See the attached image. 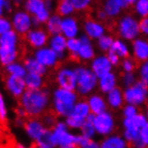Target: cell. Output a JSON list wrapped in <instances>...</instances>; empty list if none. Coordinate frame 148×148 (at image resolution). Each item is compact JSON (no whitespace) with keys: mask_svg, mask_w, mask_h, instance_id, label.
Wrapping results in <instances>:
<instances>
[{"mask_svg":"<svg viewBox=\"0 0 148 148\" xmlns=\"http://www.w3.org/2000/svg\"><path fill=\"white\" fill-rule=\"evenodd\" d=\"M20 106H22L27 116L36 118L43 114L49 108L50 103V93L48 89L40 90L27 89L19 99Z\"/></svg>","mask_w":148,"mask_h":148,"instance_id":"6da1fadb","label":"cell"},{"mask_svg":"<svg viewBox=\"0 0 148 148\" xmlns=\"http://www.w3.org/2000/svg\"><path fill=\"white\" fill-rule=\"evenodd\" d=\"M51 98L54 112L58 116L66 119L72 113L75 103L78 101V94L75 92L58 87L53 91Z\"/></svg>","mask_w":148,"mask_h":148,"instance_id":"7a4b0ae2","label":"cell"},{"mask_svg":"<svg viewBox=\"0 0 148 148\" xmlns=\"http://www.w3.org/2000/svg\"><path fill=\"white\" fill-rule=\"evenodd\" d=\"M19 35L11 31L0 36V64L4 67L16 62L19 56Z\"/></svg>","mask_w":148,"mask_h":148,"instance_id":"3957f363","label":"cell"},{"mask_svg":"<svg viewBox=\"0 0 148 148\" xmlns=\"http://www.w3.org/2000/svg\"><path fill=\"white\" fill-rule=\"evenodd\" d=\"M76 75V93L80 96H89L98 87L99 79L89 67L78 66L75 68Z\"/></svg>","mask_w":148,"mask_h":148,"instance_id":"277c9868","label":"cell"},{"mask_svg":"<svg viewBox=\"0 0 148 148\" xmlns=\"http://www.w3.org/2000/svg\"><path fill=\"white\" fill-rule=\"evenodd\" d=\"M124 101L129 105L140 107L146 103L148 99V86L141 81L123 90Z\"/></svg>","mask_w":148,"mask_h":148,"instance_id":"5b68a950","label":"cell"},{"mask_svg":"<svg viewBox=\"0 0 148 148\" xmlns=\"http://www.w3.org/2000/svg\"><path fill=\"white\" fill-rule=\"evenodd\" d=\"M117 29L119 37L125 40L134 41L140 35L139 21L130 14L121 17L118 22Z\"/></svg>","mask_w":148,"mask_h":148,"instance_id":"8992f818","label":"cell"},{"mask_svg":"<svg viewBox=\"0 0 148 148\" xmlns=\"http://www.w3.org/2000/svg\"><path fill=\"white\" fill-rule=\"evenodd\" d=\"M11 23L13 31L18 35H26L32 29V16L24 9L16 10L11 17Z\"/></svg>","mask_w":148,"mask_h":148,"instance_id":"52a82bcc","label":"cell"},{"mask_svg":"<svg viewBox=\"0 0 148 148\" xmlns=\"http://www.w3.org/2000/svg\"><path fill=\"white\" fill-rule=\"evenodd\" d=\"M23 7L40 24L46 23L51 15V12L47 8L44 0H27L24 2Z\"/></svg>","mask_w":148,"mask_h":148,"instance_id":"ba28073f","label":"cell"},{"mask_svg":"<svg viewBox=\"0 0 148 148\" xmlns=\"http://www.w3.org/2000/svg\"><path fill=\"white\" fill-rule=\"evenodd\" d=\"M54 140L57 147L68 146L75 145L76 135L73 134L65 123V121L58 120L52 128Z\"/></svg>","mask_w":148,"mask_h":148,"instance_id":"9c48e42d","label":"cell"},{"mask_svg":"<svg viewBox=\"0 0 148 148\" xmlns=\"http://www.w3.org/2000/svg\"><path fill=\"white\" fill-rule=\"evenodd\" d=\"M92 123L96 133L104 137L110 136L116 127L115 119L109 110L95 115Z\"/></svg>","mask_w":148,"mask_h":148,"instance_id":"30bf717a","label":"cell"},{"mask_svg":"<svg viewBox=\"0 0 148 148\" xmlns=\"http://www.w3.org/2000/svg\"><path fill=\"white\" fill-rule=\"evenodd\" d=\"M56 82L59 88L67 91H76V75L75 68L68 66L60 67L56 74Z\"/></svg>","mask_w":148,"mask_h":148,"instance_id":"8fae6325","label":"cell"},{"mask_svg":"<svg viewBox=\"0 0 148 148\" xmlns=\"http://www.w3.org/2000/svg\"><path fill=\"white\" fill-rule=\"evenodd\" d=\"M24 37L29 45L35 49L46 47L49 40V35L46 30L41 28H32Z\"/></svg>","mask_w":148,"mask_h":148,"instance_id":"7c38bea8","label":"cell"},{"mask_svg":"<svg viewBox=\"0 0 148 148\" xmlns=\"http://www.w3.org/2000/svg\"><path fill=\"white\" fill-rule=\"evenodd\" d=\"M32 56L36 58L38 62H40L48 69L55 67L59 61L57 54L48 46L35 49Z\"/></svg>","mask_w":148,"mask_h":148,"instance_id":"4fadbf2b","label":"cell"},{"mask_svg":"<svg viewBox=\"0 0 148 148\" xmlns=\"http://www.w3.org/2000/svg\"><path fill=\"white\" fill-rule=\"evenodd\" d=\"M112 67L113 66L110 64L107 55L96 56L90 64V69L97 76L98 79L112 72Z\"/></svg>","mask_w":148,"mask_h":148,"instance_id":"5bb4252c","label":"cell"},{"mask_svg":"<svg viewBox=\"0 0 148 148\" xmlns=\"http://www.w3.org/2000/svg\"><path fill=\"white\" fill-rule=\"evenodd\" d=\"M5 88L13 97L19 98V99L22 97V95L24 93V92L27 90L24 82V78L14 76V75L6 76Z\"/></svg>","mask_w":148,"mask_h":148,"instance_id":"9a60e30c","label":"cell"},{"mask_svg":"<svg viewBox=\"0 0 148 148\" xmlns=\"http://www.w3.org/2000/svg\"><path fill=\"white\" fill-rule=\"evenodd\" d=\"M23 127L26 135L33 142H35L47 128L42 121L36 118H32L26 120L23 124Z\"/></svg>","mask_w":148,"mask_h":148,"instance_id":"2e32d148","label":"cell"},{"mask_svg":"<svg viewBox=\"0 0 148 148\" xmlns=\"http://www.w3.org/2000/svg\"><path fill=\"white\" fill-rule=\"evenodd\" d=\"M66 40L62 34H58L54 36H49V40L48 42V47H49L55 53L57 54L59 60L65 58L66 54Z\"/></svg>","mask_w":148,"mask_h":148,"instance_id":"e0dca14e","label":"cell"},{"mask_svg":"<svg viewBox=\"0 0 148 148\" xmlns=\"http://www.w3.org/2000/svg\"><path fill=\"white\" fill-rule=\"evenodd\" d=\"M132 52L134 58L139 62H145L148 60V40L137 38L132 41Z\"/></svg>","mask_w":148,"mask_h":148,"instance_id":"ac0fdd59","label":"cell"},{"mask_svg":"<svg viewBox=\"0 0 148 148\" xmlns=\"http://www.w3.org/2000/svg\"><path fill=\"white\" fill-rule=\"evenodd\" d=\"M91 113L93 115H99L108 110V104L106 99H104L100 93H92L87 98Z\"/></svg>","mask_w":148,"mask_h":148,"instance_id":"d6986e66","label":"cell"},{"mask_svg":"<svg viewBox=\"0 0 148 148\" xmlns=\"http://www.w3.org/2000/svg\"><path fill=\"white\" fill-rule=\"evenodd\" d=\"M84 32L91 40H99L105 35V28L100 23L93 20H86L84 23Z\"/></svg>","mask_w":148,"mask_h":148,"instance_id":"ffe728a7","label":"cell"},{"mask_svg":"<svg viewBox=\"0 0 148 148\" xmlns=\"http://www.w3.org/2000/svg\"><path fill=\"white\" fill-rule=\"evenodd\" d=\"M61 34L67 40L77 38L79 34V25L74 17L69 16L62 19Z\"/></svg>","mask_w":148,"mask_h":148,"instance_id":"44dd1931","label":"cell"},{"mask_svg":"<svg viewBox=\"0 0 148 148\" xmlns=\"http://www.w3.org/2000/svg\"><path fill=\"white\" fill-rule=\"evenodd\" d=\"M23 64L27 73L30 74H36L41 76H44L48 72V68H46L44 66H42L40 62H38L33 56L26 57L23 59Z\"/></svg>","mask_w":148,"mask_h":148,"instance_id":"7402d4cb","label":"cell"},{"mask_svg":"<svg viewBox=\"0 0 148 148\" xmlns=\"http://www.w3.org/2000/svg\"><path fill=\"white\" fill-rule=\"evenodd\" d=\"M118 79L115 73L110 72L108 75L101 77L98 81V88L101 92L107 94L112 90L117 88Z\"/></svg>","mask_w":148,"mask_h":148,"instance_id":"603a6c76","label":"cell"},{"mask_svg":"<svg viewBox=\"0 0 148 148\" xmlns=\"http://www.w3.org/2000/svg\"><path fill=\"white\" fill-rule=\"evenodd\" d=\"M101 148H129L128 143L119 135H110L104 137L100 143Z\"/></svg>","mask_w":148,"mask_h":148,"instance_id":"cb8c5ba5","label":"cell"},{"mask_svg":"<svg viewBox=\"0 0 148 148\" xmlns=\"http://www.w3.org/2000/svg\"><path fill=\"white\" fill-rule=\"evenodd\" d=\"M123 138L131 148H145L140 137V130L127 128L123 131Z\"/></svg>","mask_w":148,"mask_h":148,"instance_id":"d4e9b609","label":"cell"},{"mask_svg":"<svg viewBox=\"0 0 148 148\" xmlns=\"http://www.w3.org/2000/svg\"><path fill=\"white\" fill-rule=\"evenodd\" d=\"M106 101L108 107L113 110H118L122 107L124 101L123 92L119 87H117L109 93L106 94Z\"/></svg>","mask_w":148,"mask_h":148,"instance_id":"484cf974","label":"cell"},{"mask_svg":"<svg viewBox=\"0 0 148 148\" xmlns=\"http://www.w3.org/2000/svg\"><path fill=\"white\" fill-rule=\"evenodd\" d=\"M148 122L147 118L143 113H138L132 118H123L122 126L124 129L132 128V129H139L141 128Z\"/></svg>","mask_w":148,"mask_h":148,"instance_id":"4316f807","label":"cell"},{"mask_svg":"<svg viewBox=\"0 0 148 148\" xmlns=\"http://www.w3.org/2000/svg\"><path fill=\"white\" fill-rule=\"evenodd\" d=\"M62 17L58 14H52L49 17L48 22L45 23L46 32L49 36L58 35L61 34V23H62Z\"/></svg>","mask_w":148,"mask_h":148,"instance_id":"83f0119b","label":"cell"},{"mask_svg":"<svg viewBox=\"0 0 148 148\" xmlns=\"http://www.w3.org/2000/svg\"><path fill=\"white\" fill-rule=\"evenodd\" d=\"M24 82L26 84V88L29 90H40L43 88L44 85V78L41 75H36V74H30L27 73V75L24 77Z\"/></svg>","mask_w":148,"mask_h":148,"instance_id":"f1b7e54d","label":"cell"},{"mask_svg":"<svg viewBox=\"0 0 148 148\" xmlns=\"http://www.w3.org/2000/svg\"><path fill=\"white\" fill-rule=\"evenodd\" d=\"M34 145L45 148H57L52 129L46 128L45 131L41 134V136L34 142Z\"/></svg>","mask_w":148,"mask_h":148,"instance_id":"f546056e","label":"cell"},{"mask_svg":"<svg viewBox=\"0 0 148 148\" xmlns=\"http://www.w3.org/2000/svg\"><path fill=\"white\" fill-rule=\"evenodd\" d=\"M102 10L106 13L108 17H116L120 14L123 9L120 6L119 0H106L103 3Z\"/></svg>","mask_w":148,"mask_h":148,"instance_id":"4dcf8cb0","label":"cell"},{"mask_svg":"<svg viewBox=\"0 0 148 148\" xmlns=\"http://www.w3.org/2000/svg\"><path fill=\"white\" fill-rule=\"evenodd\" d=\"M110 50L114 52L115 54H117L119 57V58L125 59V58H129V54H130L129 48L122 40L115 39V40H114V42H113V44H112Z\"/></svg>","mask_w":148,"mask_h":148,"instance_id":"1f68e13d","label":"cell"},{"mask_svg":"<svg viewBox=\"0 0 148 148\" xmlns=\"http://www.w3.org/2000/svg\"><path fill=\"white\" fill-rule=\"evenodd\" d=\"M95 57H96L95 50L92 43L91 44H83L76 54V58L83 61H90V60L92 61Z\"/></svg>","mask_w":148,"mask_h":148,"instance_id":"d6a6232c","label":"cell"},{"mask_svg":"<svg viewBox=\"0 0 148 148\" xmlns=\"http://www.w3.org/2000/svg\"><path fill=\"white\" fill-rule=\"evenodd\" d=\"M5 71L7 73V75H14L22 78H24L27 75V71H26L23 64L17 61L5 66Z\"/></svg>","mask_w":148,"mask_h":148,"instance_id":"836d02e7","label":"cell"},{"mask_svg":"<svg viewBox=\"0 0 148 148\" xmlns=\"http://www.w3.org/2000/svg\"><path fill=\"white\" fill-rule=\"evenodd\" d=\"M75 8L71 0H62L58 2L57 5V14H59L62 18L69 17L75 12Z\"/></svg>","mask_w":148,"mask_h":148,"instance_id":"e575fe53","label":"cell"},{"mask_svg":"<svg viewBox=\"0 0 148 148\" xmlns=\"http://www.w3.org/2000/svg\"><path fill=\"white\" fill-rule=\"evenodd\" d=\"M71 114L86 119L91 114L90 107H89V104H88V102H87V101H84V100L78 101L75 103V105L74 107V110H73Z\"/></svg>","mask_w":148,"mask_h":148,"instance_id":"d590c367","label":"cell"},{"mask_svg":"<svg viewBox=\"0 0 148 148\" xmlns=\"http://www.w3.org/2000/svg\"><path fill=\"white\" fill-rule=\"evenodd\" d=\"M85 119H86L75 116L74 114H70L67 118L65 119L64 121L69 129L80 130L82 128V127L84 126V124L85 123Z\"/></svg>","mask_w":148,"mask_h":148,"instance_id":"8d00e7d4","label":"cell"},{"mask_svg":"<svg viewBox=\"0 0 148 148\" xmlns=\"http://www.w3.org/2000/svg\"><path fill=\"white\" fill-rule=\"evenodd\" d=\"M75 145L78 148H101L100 143L94 139L86 138L83 136L76 135V142Z\"/></svg>","mask_w":148,"mask_h":148,"instance_id":"74e56055","label":"cell"},{"mask_svg":"<svg viewBox=\"0 0 148 148\" xmlns=\"http://www.w3.org/2000/svg\"><path fill=\"white\" fill-rule=\"evenodd\" d=\"M114 40H115V39L113 38L112 36L108 35V34H105V35H103L102 37H101L99 40H97L96 44H97L98 49L101 51L108 52L110 49Z\"/></svg>","mask_w":148,"mask_h":148,"instance_id":"f35d334b","label":"cell"},{"mask_svg":"<svg viewBox=\"0 0 148 148\" xmlns=\"http://www.w3.org/2000/svg\"><path fill=\"white\" fill-rule=\"evenodd\" d=\"M135 13L142 18L148 16V0H137L134 5Z\"/></svg>","mask_w":148,"mask_h":148,"instance_id":"ab89813d","label":"cell"},{"mask_svg":"<svg viewBox=\"0 0 148 148\" xmlns=\"http://www.w3.org/2000/svg\"><path fill=\"white\" fill-rule=\"evenodd\" d=\"M80 135L86 137V138H90V139H94L95 136H96V131H95V128L93 127V123L91 121L85 120V123L82 127V128L79 130Z\"/></svg>","mask_w":148,"mask_h":148,"instance_id":"60d3db41","label":"cell"},{"mask_svg":"<svg viewBox=\"0 0 148 148\" xmlns=\"http://www.w3.org/2000/svg\"><path fill=\"white\" fill-rule=\"evenodd\" d=\"M81 46H82V43L78 37L73 38V39H68L66 40V49L75 57H76L77 52L81 48Z\"/></svg>","mask_w":148,"mask_h":148,"instance_id":"b9f144b4","label":"cell"},{"mask_svg":"<svg viewBox=\"0 0 148 148\" xmlns=\"http://www.w3.org/2000/svg\"><path fill=\"white\" fill-rule=\"evenodd\" d=\"M137 81L138 79L135 73H123L121 76V84L125 88L134 85Z\"/></svg>","mask_w":148,"mask_h":148,"instance_id":"7bdbcfd3","label":"cell"},{"mask_svg":"<svg viewBox=\"0 0 148 148\" xmlns=\"http://www.w3.org/2000/svg\"><path fill=\"white\" fill-rule=\"evenodd\" d=\"M138 76H139L138 80L148 86V60L145 62H143L141 66H139Z\"/></svg>","mask_w":148,"mask_h":148,"instance_id":"ee69618b","label":"cell"},{"mask_svg":"<svg viewBox=\"0 0 148 148\" xmlns=\"http://www.w3.org/2000/svg\"><path fill=\"white\" fill-rule=\"evenodd\" d=\"M11 31H13L11 21L5 16L0 17V36Z\"/></svg>","mask_w":148,"mask_h":148,"instance_id":"f6af8a7d","label":"cell"},{"mask_svg":"<svg viewBox=\"0 0 148 148\" xmlns=\"http://www.w3.org/2000/svg\"><path fill=\"white\" fill-rule=\"evenodd\" d=\"M8 116V110L6 107V103L4 95L0 92V122H5L7 119Z\"/></svg>","mask_w":148,"mask_h":148,"instance_id":"bcb514c9","label":"cell"},{"mask_svg":"<svg viewBox=\"0 0 148 148\" xmlns=\"http://www.w3.org/2000/svg\"><path fill=\"white\" fill-rule=\"evenodd\" d=\"M14 5L11 1L8 0H0V17H3L5 13H12Z\"/></svg>","mask_w":148,"mask_h":148,"instance_id":"7dc6e473","label":"cell"},{"mask_svg":"<svg viewBox=\"0 0 148 148\" xmlns=\"http://www.w3.org/2000/svg\"><path fill=\"white\" fill-rule=\"evenodd\" d=\"M138 113V108L134 105H129V104L125 105L122 110V115L124 118H132Z\"/></svg>","mask_w":148,"mask_h":148,"instance_id":"c3c4849f","label":"cell"},{"mask_svg":"<svg viewBox=\"0 0 148 148\" xmlns=\"http://www.w3.org/2000/svg\"><path fill=\"white\" fill-rule=\"evenodd\" d=\"M121 68H122L124 73H133V71L136 68L135 62L129 58H125L122 60V62H121Z\"/></svg>","mask_w":148,"mask_h":148,"instance_id":"681fc988","label":"cell"},{"mask_svg":"<svg viewBox=\"0 0 148 148\" xmlns=\"http://www.w3.org/2000/svg\"><path fill=\"white\" fill-rule=\"evenodd\" d=\"M71 1L74 5L75 10L77 11H82L86 9L91 4L90 0H71Z\"/></svg>","mask_w":148,"mask_h":148,"instance_id":"f907efd6","label":"cell"},{"mask_svg":"<svg viewBox=\"0 0 148 148\" xmlns=\"http://www.w3.org/2000/svg\"><path fill=\"white\" fill-rule=\"evenodd\" d=\"M41 121L44 124V126L47 127V128H49V129H52L54 127V126L56 125L57 123V119L56 118L53 116V115H50V114H47L43 117V119H41Z\"/></svg>","mask_w":148,"mask_h":148,"instance_id":"816d5d0a","label":"cell"},{"mask_svg":"<svg viewBox=\"0 0 148 148\" xmlns=\"http://www.w3.org/2000/svg\"><path fill=\"white\" fill-rule=\"evenodd\" d=\"M139 29L142 35L148 37V16L139 21Z\"/></svg>","mask_w":148,"mask_h":148,"instance_id":"f5cc1de1","label":"cell"},{"mask_svg":"<svg viewBox=\"0 0 148 148\" xmlns=\"http://www.w3.org/2000/svg\"><path fill=\"white\" fill-rule=\"evenodd\" d=\"M140 137L145 148H148V122L141 128L140 130Z\"/></svg>","mask_w":148,"mask_h":148,"instance_id":"db71d44e","label":"cell"},{"mask_svg":"<svg viewBox=\"0 0 148 148\" xmlns=\"http://www.w3.org/2000/svg\"><path fill=\"white\" fill-rule=\"evenodd\" d=\"M107 57L110 60V64L112 65V66H118L119 64V57L115 54L114 52H112V51H108L107 52Z\"/></svg>","mask_w":148,"mask_h":148,"instance_id":"11a10c76","label":"cell"},{"mask_svg":"<svg viewBox=\"0 0 148 148\" xmlns=\"http://www.w3.org/2000/svg\"><path fill=\"white\" fill-rule=\"evenodd\" d=\"M15 113H16V115L17 117H18L19 119H24L26 117H28L27 116V113H26L25 110L22 107V106H19V107H17L16 110H15Z\"/></svg>","mask_w":148,"mask_h":148,"instance_id":"9f6ffc18","label":"cell"},{"mask_svg":"<svg viewBox=\"0 0 148 148\" xmlns=\"http://www.w3.org/2000/svg\"><path fill=\"white\" fill-rule=\"evenodd\" d=\"M96 17H97V19H98L99 21H105V20H107V18H108V15L106 14V13L104 12L102 9H101V10H98V11H97V13H96Z\"/></svg>","mask_w":148,"mask_h":148,"instance_id":"6f0895ef","label":"cell"},{"mask_svg":"<svg viewBox=\"0 0 148 148\" xmlns=\"http://www.w3.org/2000/svg\"><path fill=\"white\" fill-rule=\"evenodd\" d=\"M79 40H80V41H81V43H82V45L83 44H91L92 43V40L86 35V34H82V35H80L79 37Z\"/></svg>","mask_w":148,"mask_h":148,"instance_id":"680465c9","label":"cell"},{"mask_svg":"<svg viewBox=\"0 0 148 148\" xmlns=\"http://www.w3.org/2000/svg\"><path fill=\"white\" fill-rule=\"evenodd\" d=\"M16 148H31V147H27V146L24 145L22 143H18V144L16 145Z\"/></svg>","mask_w":148,"mask_h":148,"instance_id":"91938a15","label":"cell"},{"mask_svg":"<svg viewBox=\"0 0 148 148\" xmlns=\"http://www.w3.org/2000/svg\"><path fill=\"white\" fill-rule=\"evenodd\" d=\"M58 148H78L75 145H68V146H61V147H58Z\"/></svg>","mask_w":148,"mask_h":148,"instance_id":"94428289","label":"cell"},{"mask_svg":"<svg viewBox=\"0 0 148 148\" xmlns=\"http://www.w3.org/2000/svg\"><path fill=\"white\" fill-rule=\"evenodd\" d=\"M31 148H45V147H41V146H38V145H32Z\"/></svg>","mask_w":148,"mask_h":148,"instance_id":"6125c7cd","label":"cell"},{"mask_svg":"<svg viewBox=\"0 0 148 148\" xmlns=\"http://www.w3.org/2000/svg\"><path fill=\"white\" fill-rule=\"evenodd\" d=\"M146 118H147V120H148V109H147V111H146V114H145Z\"/></svg>","mask_w":148,"mask_h":148,"instance_id":"be15d7a7","label":"cell"},{"mask_svg":"<svg viewBox=\"0 0 148 148\" xmlns=\"http://www.w3.org/2000/svg\"><path fill=\"white\" fill-rule=\"evenodd\" d=\"M145 104H146V106H147V108H148V99H147V101H146V103H145Z\"/></svg>","mask_w":148,"mask_h":148,"instance_id":"e7e4bbea","label":"cell"},{"mask_svg":"<svg viewBox=\"0 0 148 148\" xmlns=\"http://www.w3.org/2000/svg\"><path fill=\"white\" fill-rule=\"evenodd\" d=\"M0 132H1V127H0Z\"/></svg>","mask_w":148,"mask_h":148,"instance_id":"03108f58","label":"cell"}]
</instances>
